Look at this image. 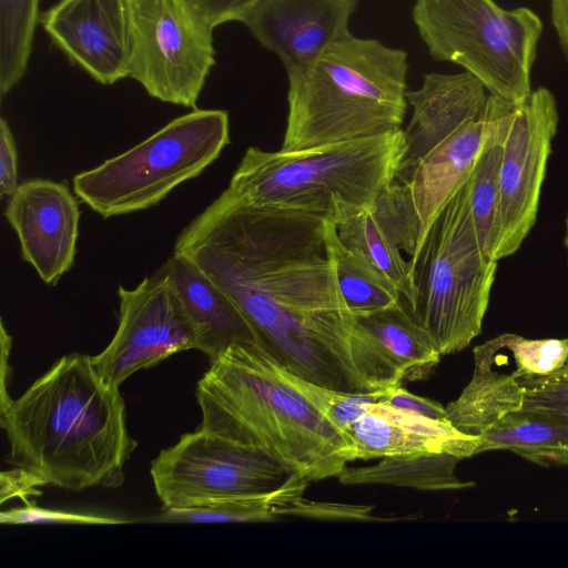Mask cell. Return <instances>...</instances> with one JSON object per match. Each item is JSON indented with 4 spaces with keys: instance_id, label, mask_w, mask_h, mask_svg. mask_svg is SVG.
Listing matches in <instances>:
<instances>
[{
    "instance_id": "6da1fadb",
    "label": "cell",
    "mask_w": 568,
    "mask_h": 568,
    "mask_svg": "<svg viewBox=\"0 0 568 568\" xmlns=\"http://www.w3.org/2000/svg\"><path fill=\"white\" fill-rule=\"evenodd\" d=\"M173 252L227 295L255 344L293 375L349 393L404 382L342 296L325 219L255 206L226 189L180 232Z\"/></svg>"
},
{
    "instance_id": "7a4b0ae2",
    "label": "cell",
    "mask_w": 568,
    "mask_h": 568,
    "mask_svg": "<svg viewBox=\"0 0 568 568\" xmlns=\"http://www.w3.org/2000/svg\"><path fill=\"white\" fill-rule=\"evenodd\" d=\"M125 416L119 387L100 377L91 356L64 355L0 412L7 462L67 490L118 488L138 446Z\"/></svg>"
},
{
    "instance_id": "3957f363",
    "label": "cell",
    "mask_w": 568,
    "mask_h": 568,
    "mask_svg": "<svg viewBox=\"0 0 568 568\" xmlns=\"http://www.w3.org/2000/svg\"><path fill=\"white\" fill-rule=\"evenodd\" d=\"M195 396L199 429L255 449L307 481L337 477L355 460L345 435L256 344H233L211 359Z\"/></svg>"
},
{
    "instance_id": "277c9868",
    "label": "cell",
    "mask_w": 568,
    "mask_h": 568,
    "mask_svg": "<svg viewBox=\"0 0 568 568\" xmlns=\"http://www.w3.org/2000/svg\"><path fill=\"white\" fill-rule=\"evenodd\" d=\"M407 53L352 33L287 74L288 113L281 151L295 152L402 130Z\"/></svg>"
},
{
    "instance_id": "5b68a950",
    "label": "cell",
    "mask_w": 568,
    "mask_h": 568,
    "mask_svg": "<svg viewBox=\"0 0 568 568\" xmlns=\"http://www.w3.org/2000/svg\"><path fill=\"white\" fill-rule=\"evenodd\" d=\"M402 148V130L295 152L251 146L227 189L255 206L339 224L371 206L394 182Z\"/></svg>"
},
{
    "instance_id": "8992f818",
    "label": "cell",
    "mask_w": 568,
    "mask_h": 568,
    "mask_svg": "<svg viewBox=\"0 0 568 568\" xmlns=\"http://www.w3.org/2000/svg\"><path fill=\"white\" fill-rule=\"evenodd\" d=\"M229 143L227 112L194 109L125 152L78 173L73 192L103 219L146 210L199 176Z\"/></svg>"
},
{
    "instance_id": "52a82bcc",
    "label": "cell",
    "mask_w": 568,
    "mask_h": 568,
    "mask_svg": "<svg viewBox=\"0 0 568 568\" xmlns=\"http://www.w3.org/2000/svg\"><path fill=\"white\" fill-rule=\"evenodd\" d=\"M497 267L480 250L466 183L430 227L415 266V303L406 307L442 356L481 333Z\"/></svg>"
},
{
    "instance_id": "ba28073f",
    "label": "cell",
    "mask_w": 568,
    "mask_h": 568,
    "mask_svg": "<svg viewBox=\"0 0 568 568\" xmlns=\"http://www.w3.org/2000/svg\"><path fill=\"white\" fill-rule=\"evenodd\" d=\"M413 19L429 54L460 65L491 95L514 104L531 93L539 17L494 0H416Z\"/></svg>"
},
{
    "instance_id": "9c48e42d",
    "label": "cell",
    "mask_w": 568,
    "mask_h": 568,
    "mask_svg": "<svg viewBox=\"0 0 568 568\" xmlns=\"http://www.w3.org/2000/svg\"><path fill=\"white\" fill-rule=\"evenodd\" d=\"M128 78L165 103L196 109L215 64L213 30L192 0H131Z\"/></svg>"
},
{
    "instance_id": "30bf717a",
    "label": "cell",
    "mask_w": 568,
    "mask_h": 568,
    "mask_svg": "<svg viewBox=\"0 0 568 568\" xmlns=\"http://www.w3.org/2000/svg\"><path fill=\"white\" fill-rule=\"evenodd\" d=\"M150 474L162 508L266 494L293 475L255 449L199 428L162 449Z\"/></svg>"
},
{
    "instance_id": "8fae6325",
    "label": "cell",
    "mask_w": 568,
    "mask_h": 568,
    "mask_svg": "<svg viewBox=\"0 0 568 568\" xmlns=\"http://www.w3.org/2000/svg\"><path fill=\"white\" fill-rule=\"evenodd\" d=\"M558 109L546 88L531 91L521 103L507 102L501 119L499 169L501 226L496 258L516 253L534 227Z\"/></svg>"
},
{
    "instance_id": "7c38bea8",
    "label": "cell",
    "mask_w": 568,
    "mask_h": 568,
    "mask_svg": "<svg viewBox=\"0 0 568 568\" xmlns=\"http://www.w3.org/2000/svg\"><path fill=\"white\" fill-rule=\"evenodd\" d=\"M119 326L109 345L91 356L100 377L120 385L138 371L197 348V335L170 278L159 268L134 288L120 286Z\"/></svg>"
},
{
    "instance_id": "4fadbf2b",
    "label": "cell",
    "mask_w": 568,
    "mask_h": 568,
    "mask_svg": "<svg viewBox=\"0 0 568 568\" xmlns=\"http://www.w3.org/2000/svg\"><path fill=\"white\" fill-rule=\"evenodd\" d=\"M39 22L69 61L94 81L111 85L128 78L131 0H59Z\"/></svg>"
},
{
    "instance_id": "5bb4252c",
    "label": "cell",
    "mask_w": 568,
    "mask_h": 568,
    "mask_svg": "<svg viewBox=\"0 0 568 568\" xmlns=\"http://www.w3.org/2000/svg\"><path fill=\"white\" fill-rule=\"evenodd\" d=\"M80 209L67 181L32 179L9 196L4 216L16 232L22 258L54 286L73 266Z\"/></svg>"
},
{
    "instance_id": "9a60e30c",
    "label": "cell",
    "mask_w": 568,
    "mask_h": 568,
    "mask_svg": "<svg viewBox=\"0 0 568 568\" xmlns=\"http://www.w3.org/2000/svg\"><path fill=\"white\" fill-rule=\"evenodd\" d=\"M356 4V0H262L242 23L292 74L351 33Z\"/></svg>"
},
{
    "instance_id": "2e32d148",
    "label": "cell",
    "mask_w": 568,
    "mask_h": 568,
    "mask_svg": "<svg viewBox=\"0 0 568 568\" xmlns=\"http://www.w3.org/2000/svg\"><path fill=\"white\" fill-rule=\"evenodd\" d=\"M341 241L362 254L400 292L407 308L415 303V272L402 256H413L418 239V221L407 187L392 182L375 202L336 224Z\"/></svg>"
},
{
    "instance_id": "e0dca14e",
    "label": "cell",
    "mask_w": 568,
    "mask_h": 568,
    "mask_svg": "<svg viewBox=\"0 0 568 568\" xmlns=\"http://www.w3.org/2000/svg\"><path fill=\"white\" fill-rule=\"evenodd\" d=\"M486 88L469 72L428 73L422 87L406 92L413 113L402 129L403 148L395 180L402 182L433 149L484 112Z\"/></svg>"
},
{
    "instance_id": "ac0fdd59",
    "label": "cell",
    "mask_w": 568,
    "mask_h": 568,
    "mask_svg": "<svg viewBox=\"0 0 568 568\" xmlns=\"http://www.w3.org/2000/svg\"><path fill=\"white\" fill-rule=\"evenodd\" d=\"M356 459L419 456L449 453L467 458L475 455L478 437L454 427L448 419H435L385 402L373 404L344 433Z\"/></svg>"
},
{
    "instance_id": "d6986e66",
    "label": "cell",
    "mask_w": 568,
    "mask_h": 568,
    "mask_svg": "<svg viewBox=\"0 0 568 568\" xmlns=\"http://www.w3.org/2000/svg\"><path fill=\"white\" fill-rule=\"evenodd\" d=\"M486 135L487 121L483 112L479 119L465 124L433 149L402 181L418 221L417 245L408 261L414 272L433 223L469 180Z\"/></svg>"
},
{
    "instance_id": "ffe728a7",
    "label": "cell",
    "mask_w": 568,
    "mask_h": 568,
    "mask_svg": "<svg viewBox=\"0 0 568 568\" xmlns=\"http://www.w3.org/2000/svg\"><path fill=\"white\" fill-rule=\"evenodd\" d=\"M160 270L170 278L196 332V349L210 361L233 344H255L235 304L187 257L173 252Z\"/></svg>"
},
{
    "instance_id": "44dd1931",
    "label": "cell",
    "mask_w": 568,
    "mask_h": 568,
    "mask_svg": "<svg viewBox=\"0 0 568 568\" xmlns=\"http://www.w3.org/2000/svg\"><path fill=\"white\" fill-rule=\"evenodd\" d=\"M474 359L470 382L445 408L454 427L478 437L504 416L523 408L525 389L510 364L503 369L499 356L488 342L474 348Z\"/></svg>"
},
{
    "instance_id": "7402d4cb",
    "label": "cell",
    "mask_w": 568,
    "mask_h": 568,
    "mask_svg": "<svg viewBox=\"0 0 568 568\" xmlns=\"http://www.w3.org/2000/svg\"><path fill=\"white\" fill-rule=\"evenodd\" d=\"M505 449L542 466L568 462V416L519 409L478 436L475 455Z\"/></svg>"
},
{
    "instance_id": "603a6c76",
    "label": "cell",
    "mask_w": 568,
    "mask_h": 568,
    "mask_svg": "<svg viewBox=\"0 0 568 568\" xmlns=\"http://www.w3.org/2000/svg\"><path fill=\"white\" fill-rule=\"evenodd\" d=\"M508 101L489 94L484 109L487 135L469 180L467 181L470 212L484 256L497 261L499 242L501 160V119ZM498 262V261H497Z\"/></svg>"
},
{
    "instance_id": "cb8c5ba5",
    "label": "cell",
    "mask_w": 568,
    "mask_h": 568,
    "mask_svg": "<svg viewBox=\"0 0 568 568\" xmlns=\"http://www.w3.org/2000/svg\"><path fill=\"white\" fill-rule=\"evenodd\" d=\"M356 318L396 363L404 382L425 379L438 365L440 353L402 300L393 306L356 315Z\"/></svg>"
},
{
    "instance_id": "d4e9b609",
    "label": "cell",
    "mask_w": 568,
    "mask_h": 568,
    "mask_svg": "<svg viewBox=\"0 0 568 568\" xmlns=\"http://www.w3.org/2000/svg\"><path fill=\"white\" fill-rule=\"evenodd\" d=\"M460 457L449 454L384 457L366 467H347L337 476L343 485H389L418 490H456L475 484L456 475Z\"/></svg>"
},
{
    "instance_id": "484cf974",
    "label": "cell",
    "mask_w": 568,
    "mask_h": 568,
    "mask_svg": "<svg viewBox=\"0 0 568 568\" xmlns=\"http://www.w3.org/2000/svg\"><path fill=\"white\" fill-rule=\"evenodd\" d=\"M310 481L291 475L277 489L247 497L215 501L206 505L162 508L139 521L153 524H227L272 523L281 517L284 507L304 496Z\"/></svg>"
},
{
    "instance_id": "4316f807",
    "label": "cell",
    "mask_w": 568,
    "mask_h": 568,
    "mask_svg": "<svg viewBox=\"0 0 568 568\" xmlns=\"http://www.w3.org/2000/svg\"><path fill=\"white\" fill-rule=\"evenodd\" d=\"M325 246L342 296L356 316L397 304L398 288L366 257L348 248L339 239L334 222L325 220Z\"/></svg>"
},
{
    "instance_id": "83f0119b",
    "label": "cell",
    "mask_w": 568,
    "mask_h": 568,
    "mask_svg": "<svg viewBox=\"0 0 568 568\" xmlns=\"http://www.w3.org/2000/svg\"><path fill=\"white\" fill-rule=\"evenodd\" d=\"M40 0H0V97L21 81L32 51Z\"/></svg>"
},
{
    "instance_id": "f1b7e54d",
    "label": "cell",
    "mask_w": 568,
    "mask_h": 568,
    "mask_svg": "<svg viewBox=\"0 0 568 568\" xmlns=\"http://www.w3.org/2000/svg\"><path fill=\"white\" fill-rule=\"evenodd\" d=\"M287 373L295 387L343 434L373 404L386 400L394 388L365 393L342 392Z\"/></svg>"
},
{
    "instance_id": "f546056e",
    "label": "cell",
    "mask_w": 568,
    "mask_h": 568,
    "mask_svg": "<svg viewBox=\"0 0 568 568\" xmlns=\"http://www.w3.org/2000/svg\"><path fill=\"white\" fill-rule=\"evenodd\" d=\"M501 337L521 384L555 373L568 356V337L530 339L510 333Z\"/></svg>"
},
{
    "instance_id": "4dcf8cb0",
    "label": "cell",
    "mask_w": 568,
    "mask_h": 568,
    "mask_svg": "<svg viewBox=\"0 0 568 568\" xmlns=\"http://www.w3.org/2000/svg\"><path fill=\"white\" fill-rule=\"evenodd\" d=\"M2 525H119L130 519L99 514L74 513L41 508L30 501L0 514Z\"/></svg>"
},
{
    "instance_id": "1f68e13d",
    "label": "cell",
    "mask_w": 568,
    "mask_h": 568,
    "mask_svg": "<svg viewBox=\"0 0 568 568\" xmlns=\"http://www.w3.org/2000/svg\"><path fill=\"white\" fill-rule=\"evenodd\" d=\"M521 385L525 389L521 409L568 416V356L555 373Z\"/></svg>"
},
{
    "instance_id": "d6a6232c",
    "label": "cell",
    "mask_w": 568,
    "mask_h": 568,
    "mask_svg": "<svg viewBox=\"0 0 568 568\" xmlns=\"http://www.w3.org/2000/svg\"><path fill=\"white\" fill-rule=\"evenodd\" d=\"M373 506L367 505L315 501L301 496L284 507L281 515L333 521H389L415 518L413 515L400 518L377 517L373 515Z\"/></svg>"
},
{
    "instance_id": "836d02e7",
    "label": "cell",
    "mask_w": 568,
    "mask_h": 568,
    "mask_svg": "<svg viewBox=\"0 0 568 568\" xmlns=\"http://www.w3.org/2000/svg\"><path fill=\"white\" fill-rule=\"evenodd\" d=\"M262 0H192L195 9L212 29L217 26L240 21Z\"/></svg>"
},
{
    "instance_id": "e575fe53",
    "label": "cell",
    "mask_w": 568,
    "mask_h": 568,
    "mask_svg": "<svg viewBox=\"0 0 568 568\" xmlns=\"http://www.w3.org/2000/svg\"><path fill=\"white\" fill-rule=\"evenodd\" d=\"M45 485L48 484L40 476L28 469L16 467L4 470L0 475L1 504L14 498L28 503L29 497L41 495V487Z\"/></svg>"
},
{
    "instance_id": "d590c367",
    "label": "cell",
    "mask_w": 568,
    "mask_h": 568,
    "mask_svg": "<svg viewBox=\"0 0 568 568\" xmlns=\"http://www.w3.org/2000/svg\"><path fill=\"white\" fill-rule=\"evenodd\" d=\"M19 186L17 144L6 119L0 120V194L10 196Z\"/></svg>"
},
{
    "instance_id": "8d00e7d4",
    "label": "cell",
    "mask_w": 568,
    "mask_h": 568,
    "mask_svg": "<svg viewBox=\"0 0 568 568\" xmlns=\"http://www.w3.org/2000/svg\"><path fill=\"white\" fill-rule=\"evenodd\" d=\"M384 402L396 408L405 409L426 417L447 419L446 408L442 404L410 394L400 386L394 387L388 398Z\"/></svg>"
},
{
    "instance_id": "74e56055",
    "label": "cell",
    "mask_w": 568,
    "mask_h": 568,
    "mask_svg": "<svg viewBox=\"0 0 568 568\" xmlns=\"http://www.w3.org/2000/svg\"><path fill=\"white\" fill-rule=\"evenodd\" d=\"M1 387H0V412L4 410L12 402L8 393V385L11 377V368L9 364L10 351L12 347V338L8 334L3 322H1Z\"/></svg>"
},
{
    "instance_id": "f35d334b",
    "label": "cell",
    "mask_w": 568,
    "mask_h": 568,
    "mask_svg": "<svg viewBox=\"0 0 568 568\" xmlns=\"http://www.w3.org/2000/svg\"><path fill=\"white\" fill-rule=\"evenodd\" d=\"M551 19L561 48L568 57V0H551Z\"/></svg>"
},
{
    "instance_id": "ab89813d",
    "label": "cell",
    "mask_w": 568,
    "mask_h": 568,
    "mask_svg": "<svg viewBox=\"0 0 568 568\" xmlns=\"http://www.w3.org/2000/svg\"><path fill=\"white\" fill-rule=\"evenodd\" d=\"M564 246L567 252V261H568V212L565 219V235H564Z\"/></svg>"
}]
</instances>
